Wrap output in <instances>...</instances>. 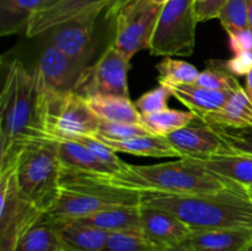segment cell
<instances>
[{"label": "cell", "mask_w": 252, "mask_h": 251, "mask_svg": "<svg viewBox=\"0 0 252 251\" xmlns=\"http://www.w3.org/2000/svg\"><path fill=\"white\" fill-rule=\"evenodd\" d=\"M36 140H47L39 122L36 83L19 58L9 62L0 94V174L15 167L20 153Z\"/></svg>", "instance_id": "1"}, {"label": "cell", "mask_w": 252, "mask_h": 251, "mask_svg": "<svg viewBox=\"0 0 252 251\" xmlns=\"http://www.w3.org/2000/svg\"><path fill=\"white\" fill-rule=\"evenodd\" d=\"M142 203L170 212L192 230L252 229V198L241 185L193 196L143 192Z\"/></svg>", "instance_id": "2"}, {"label": "cell", "mask_w": 252, "mask_h": 251, "mask_svg": "<svg viewBox=\"0 0 252 251\" xmlns=\"http://www.w3.org/2000/svg\"><path fill=\"white\" fill-rule=\"evenodd\" d=\"M112 184L140 192L193 196L240 186L191 157L154 165H132L115 175L106 176ZM243 186V185H241Z\"/></svg>", "instance_id": "3"}, {"label": "cell", "mask_w": 252, "mask_h": 251, "mask_svg": "<svg viewBox=\"0 0 252 251\" xmlns=\"http://www.w3.org/2000/svg\"><path fill=\"white\" fill-rule=\"evenodd\" d=\"M142 202L143 192L117 186L106 176L62 165L59 196L46 214L56 218H80L117 207L139 206Z\"/></svg>", "instance_id": "4"}, {"label": "cell", "mask_w": 252, "mask_h": 251, "mask_svg": "<svg viewBox=\"0 0 252 251\" xmlns=\"http://www.w3.org/2000/svg\"><path fill=\"white\" fill-rule=\"evenodd\" d=\"M17 186L27 199L47 213L59 196L62 161L54 140H36L24 148L15 165Z\"/></svg>", "instance_id": "5"}, {"label": "cell", "mask_w": 252, "mask_h": 251, "mask_svg": "<svg viewBox=\"0 0 252 251\" xmlns=\"http://www.w3.org/2000/svg\"><path fill=\"white\" fill-rule=\"evenodd\" d=\"M36 96L39 122L47 140H75L97 133L100 118L78 94L47 96L36 89Z\"/></svg>", "instance_id": "6"}, {"label": "cell", "mask_w": 252, "mask_h": 251, "mask_svg": "<svg viewBox=\"0 0 252 251\" xmlns=\"http://www.w3.org/2000/svg\"><path fill=\"white\" fill-rule=\"evenodd\" d=\"M162 6L152 0H117L108 7L107 16L115 19L116 27L112 43L128 61L149 49Z\"/></svg>", "instance_id": "7"}, {"label": "cell", "mask_w": 252, "mask_h": 251, "mask_svg": "<svg viewBox=\"0 0 252 251\" xmlns=\"http://www.w3.org/2000/svg\"><path fill=\"white\" fill-rule=\"evenodd\" d=\"M198 24L194 0H171L162 6L149 51L153 56L189 57L196 44Z\"/></svg>", "instance_id": "8"}, {"label": "cell", "mask_w": 252, "mask_h": 251, "mask_svg": "<svg viewBox=\"0 0 252 251\" xmlns=\"http://www.w3.org/2000/svg\"><path fill=\"white\" fill-rule=\"evenodd\" d=\"M43 214L20 191L15 167L0 174V251H14Z\"/></svg>", "instance_id": "9"}, {"label": "cell", "mask_w": 252, "mask_h": 251, "mask_svg": "<svg viewBox=\"0 0 252 251\" xmlns=\"http://www.w3.org/2000/svg\"><path fill=\"white\" fill-rule=\"evenodd\" d=\"M128 69L129 61L111 43L93 65L84 69L74 93L85 100L108 95L129 97Z\"/></svg>", "instance_id": "10"}, {"label": "cell", "mask_w": 252, "mask_h": 251, "mask_svg": "<svg viewBox=\"0 0 252 251\" xmlns=\"http://www.w3.org/2000/svg\"><path fill=\"white\" fill-rule=\"evenodd\" d=\"M86 66V62L70 58L48 44L33 69L36 89L47 96L74 93L76 83Z\"/></svg>", "instance_id": "11"}, {"label": "cell", "mask_w": 252, "mask_h": 251, "mask_svg": "<svg viewBox=\"0 0 252 251\" xmlns=\"http://www.w3.org/2000/svg\"><path fill=\"white\" fill-rule=\"evenodd\" d=\"M105 9H108V6L98 5L64 24L51 29L48 31L51 32L49 44L58 48L70 58L88 62L90 58L91 41L96 20Z\"/></svg>", "instance_id": "12"}, {"label": "cell", "mask_w": 252, "mask_h": 251, "mask_svg": "<svg viewBox=\"0 0 252 251\" xmlns=\"http://www.w3.org/2000/svg\"><path fill=\"white\" fill-rule=\"evenodd\" d=\"M166 139L180 153L181 159L209 157L233 152L218 130L198 117L186 127L167 135Z\"/></svg>", "instance_id": "13"}, {"label": "cell", "mask_w": 252, "mask_h": 251, "mask_svg": "<svg viewBox=\"0 0 252 251\" xmlns=\"http://www.w3.org/2000/svg\"><path fill=\"white\" fill-rule=\"evenodd\" d=\"M117 0H47L30 19L26 29L27 37L48 32L98 5L110 7Z\"/></svg>", "instance_id": "14"}, {"label": "cell", "mask_w": 252, "mask_h": 251, "mask_svg": "<svg viewBox=\"0 0 252 251\" xmlns=\"http://www.w3.org/2000/svg\"><path fill=\"white\" fill-rule=\"evenodd\" d=\"M140 214L143 231L157 249L180 245L193 231L176 216L157 207L142 203Z\"/></svg>", "instance_id": "15"}, {"label": "cell", "mask_w": 252, "mask_h": 251, "mask_svg": "<svg viewBox=\"0 0 252 251\" xmlns=\"http://www.w3.org/2000/svg\"><path fill=\"white\" fill-rule=\"evenodd\" d=\"M48 217L56 224L65 251H102L110 233L76 219Z\"/></svg>", "instance_id": "16"}, {"label": "cell", "mask_w": 252, "mask_h": 251, "mask_svg": "<svg viewBox=\"0 0 252 251\" xmlns=\"http://www.w3.org/2000/svg\"><path fill=\"white\" fill-rule=\"evenodd\" d=\"M252 241V229L193 230L184 241L191 251H244Z\"/></svg>", "instance_id": "17"}, {"label": "cell", "mask_w": 252, "mask_h": 251, "mask_svg": "<svg viewBox=\"0 0 252 251\" xmlns=\"http://www.w3.org/2000/svg\"><path fill=\"white\" fill-rule=\"evenodd\" d=\"M197 117L216 128H251L252 100L246 94L245 88H240L220 108Z\"/></svg>", "instance_id": "18"}, {"label": "cell", "mask_w": 252, "mask_h": 251, "mask_svg": "<svg viewBox=\"0 0 252 251\" xmlns=\"http://www.w3.org/2000/svg\"><path fill=\"white\" fill-rule=\"evenodd\" d=\"M166 86L170 88L172 96L187 106V108L196 113V116L218 110L235 93V91L211 90L194 84H177V85Z\"/></svg>", "instance_id": "19"}, {"label": "cell", "mask_w": 252, "mask_h": 251, "mask_svg": "<svg viewBox=\"0 0 252 251\" xmlns=\"http://www.w3.org/2000/svg\"><path fill=\"white\" fill-rule=\"evenodd\" d=\"M193 160L235 184L245 187L252 185V155L250 154L231 152Z\"/></svg>", "instance_id": "20"}, {"label": "cell", "mask_w": 252, "mask_h": 251, "mask_svg": "<svg viewBox=\"0 0 252 251\" xmlns=\"http://www.w3.org/2000/svg\"><path fill=\"white\" fill-rule=\"evenodd\" d=\"M140 207H142V204L130 207H117V208L97 212V213L90 214V216L71 219H76L84 224L102 229L107 233L125 230H143Z\"/></svg>", "instance_id": "21"}, {"label": "cell", "mask_w": 252, "mask_h": 251, "mask_svg": "<svg viewBox=\"0 0 252 251\" xmlns=\"http://www.w3.org/2000/svg\"><path fill=\"white\" fill-rule=\"evenodd\" d=\"M59 157L62 165L81 172L100 176H115V170L101 161L90 149L76 140H58Z\"/></svg>", "instance_id": "22"}, {"label": "cell", "mask_w": 252, "mask_h": 251, "mask_svg": "<svg viewBox=\"0 0 252 251\" xmlns=\"http://www.w3.org/2000/svg\"><path fill=\"white\" fill-rule=\"evenodd\" d=\"M100 138V137H98ZM111 149L116 153H127L145 157H179L180 153L170 144L165 137L159 135H142V137L129 138L123 140H113L107 138H100Z\"/></svg>", "instance_id": "23"}, {"label": "cell", "mask_w": 252, "mask_h": 251, "mask_svg": "<svg viewBox=\"0 0 252 251\" xmlns=\"http://www.w3.org/2000/svg\"><path fill=\"white\" fill-rule=\"evenodd\" d=\"M86 102L93 112L102 121L142 125V113L129 97L115 95L95 96L88 98Z\"/></svg>", "instance_id": "24"}, {"label": "cell", "mask_w": 252, "mask_h": 251, "mask_svg": "<svg viewBox=\"0 0 252 251\" xmlns=\"http://www.w3.org/2000/svg\"><path fill=\"white\" fill-rule=\"evenodd\" d=\"M47 0H0V34L26 31L32 15Z\"/></svg>", "instance_id": "25"}, {"label": "cell", "mask_w": 252, "mask_h": 251, "mask_svg": "<svg viewBox=\"0 0 252 251\" xmlns=\"http://www.w3.org/2000/svg\"><path fill=\"white\" fill-rule=\"evenodd\" d=\"M14 251H65L54 221L47 214L17 243Z\"/></svg>", "instance_id": "26"}, {"label": "cell", "mask_w": 252, "mask_h": 251, "mask_svg": "<svg viewBox=\"0 0 252 251\" xmlns=\"http://www.w3.org/2000/svg\"><path fill=\"white\" fill-rule=\"evenodd\" d=\"M196 113L192 111H181L166 108L149 115H142V125L153 135L165 137L172 134L176 130L186 127L196 118Z\"/></svg>", "instance_id": "27"}, {"label": "cell", "mask_w": 252, "mask_h": 251, "mask_svg": "<svg viewBox=\"0 0 252 251\" xmlns=\"http://www.w3.org/2000/svg\"><path fill=\"white\" fill-rule=\"evenodd\" d=\"M159 71V84L162 85H177V84H194L199 76L193 64L171 57H164L157 64Z\"/></svg>", "instance_id": "28"}, {"label": "cell", "mask_w": 252, "mask_h": 251, "mask_svg": "<svg viewBox=\"0 0 252 251\" xmlns=\"http://www.w3.org/2000/svg\"><path fill=\"white\" fill-rule=\"evenodd\" d=\"M155 249L143 230H125L108 234L102 251H153Z\"/></svg>", "instance_id": "29"}, {"label": "cell", "mask_w": 252, "mask_h": 251, "mask_svg": "<svg viewBox=\"0 0 252 251\" xmlns=\"http://www.w3.org/2000/svg\"><path fill=\"white\" fill-rule=\"evenodd\" d=\"M217 19L228 34L249 30L250 20L248 0H229L220 9Z\"/></svg>", "instance_id": "30"}, {"label": "cell", "mask_w": 252, "mask_h": 251, "mask_svg": "<svg viewBox=\"0 0 252 251\" xmlns=\"http://www.w3.org/2000/svg\"><path fill=\"white\" fill-rule=\"evenodd\" d=\"M216 65H211L199 73L194 85L211 90L236 91L243 86L234 74H231L225 66L219 65V62H214Z\"/></svg>", "instance_id": "31"}, {"label": "cell", "mask_w": 252, "mask_h": 251, "mask_svg": "<svg viewBox=\"0 0 252 251\" xmlns=\"http://www.w3.org/2000/svg\"><path fill=\"white\" fill-rule=\"evenodd\" d=\"M96 137L107 138L113 140L129 139L142 135H153L147 128L140 123H123V122H108L100 120Z\"/></svg>", "instance_id": "32"}, {"label": "cell", "mask_w": 252, "mask_h": 251, "mask_svg": "<svg viewBox=\"0 0 252 251\" xmlns=\"http://www.w3.org/2000/svg\"><path fill=\"white\" fill-rule=\"evenodd\" d=\"M75 140L85 145V147L88 148V149H90L101 161L105 162L106 165H108L112 170H115L116 175L125 171V170L129 166L128 162L123 161V160L118 157L117 153H116L115 150L111 149L103 140H101L100 138L96 137V135H85V137H80Z\"/></svg>", "instance_id": "33"}, {"label": "cell", "mask_w": 252, "mask_h": 251, "mask_svg": "<svg viewBox=\"0 0 252 251\" xmlns=\"http://www.w3.org/2000/svg\"><path fill=\"white\" fill-rule=\"evenodd\" d=\"M171 96L172 93L169 86L159 84V86L143 94L134 103L142 115H149L169 108L167 102Z\"/></svg>", "instance_id": "34"}, {"label": "cell", "mask_w": 252, "mask_h": 251, "mask_svg": "<svg viewBox=\"0 0 252 251\" xmlns=\"http://www.w3.org/2000/svg\"><path fill=\"white\" fill-rule=\"evenodd\" d=\"M216 129L233 152L252 155V127L240 128V129H230V128H216Z\"/></svg>", "instance_id": "35"}, {"label": "cell", "mask_w": 252, "mask_h": 251, "mask_svg": "<svg viewBox=\"0 0 252 251\" xmlns=\"http://www.w3.org/2000/svg\"><path fill=\"white\" fill-rule=\"evenodd\" d=\"M223 64L235 76H246L252 69V51L234 54L233 58Z\"/></svg>", "instance_id": "36"}, {"label": "cell", "mask_w": 252, "mask_h": 251, "mask_svg": "<svg viewBox=\"0 0 252 251\" xmlns=\"http://www.w3.org/2000/svg\"><path fill=\"white\" fill-rule=\"evenodd\" d=\"M229 0H202V1L196 2V14L198 22L217 19L220 9Z\"/></svg>", "instance_id": "37"}, {"label": "cell", "mask_w": 252, "mask_h": 251, "mask_svg": "<svg viewBox=\"0 0 252 251\" xmlns=\"http://www.w3.org/2000/svg\"><path fill=\"white\" fill-rule=\"evenodd\" d=\"M229 46L234 54L252 51V31L251 29L234 32L229 34Z\"/></svg>", "instance_id": "38"}, {"label": "cell", "mask_w": 252, "mask_h": 251, "mask_svg": "<svg viewBox=\"0 0 252 251\" xmlns=\"http://www.w3.org/2000/svg\"><path fill=\"white\" fill-rule=\"evenodd\" d=\"M153 251H191L184 243L176 246H170V248H158Z\"/></svg>", "instance_id": "39"}, {"label": "cell", "mask_w": 252, "mask_h": 251, "mask_svg": "<svg viewBox=\"0 0 252 251\" xmlns=\"http://www.w3.org/2000/svg\"><path fill=\"white\" fill-rule=\"evenodd\" d=\"M245 91L249 95V97L252 100V69L246 75V83H245Z\"/></svg>", "instance_id": "40"}, {"label": "cell", "mask_w": 252, "mask_h": 251, "mask_svg": "<svg viewBox=\"0 0 252 251\" xmlns=\"http://www.w3.org/2000/svg\"><path fill=\"white\" fill-rule=\"evenodd\" d=\"M249 2V20H250V29L252 31V0H248Z\"/></svg>", "instance_id": "41"}, {"label": "cell", "mask_w": 252, "mask_h": 251, "mask_svg": "<svg viewBox=\"0 0 252 251\" xmlns=\"http://www.w3.org/2000/svg\"><path fill=\"white\" fill-rule=\"evenodd\" d=\"M152 1L155 2V4H158V5H165V4H167L169 1H171V0H152Z\"/></svg>", "instance_id": "42"}, {"label": "cell", "mask_w": 252, "mask_h": 251, "mask_svg": "<svg viewBox=\"0 0 252 251\" xmlns=\"http://www.w3.org/2000/svg\"><path fill=\"white\" fill-rule=\"evenodd\" d=\"M246 191H248L249 196L252 198V185H250V186H246Z\"/></svg>", "instance_id": "43"}, {"label": "cell", "mask_w": 252, "mask_h": 251, "mask_svg": "<svg viewBox=\"0 0 252 251\" xmlns=\"http://www.w3.org/2000/svg\"><path fill=\"white\" fill-rule=\"evenodd\" d=\"M244 251H252V241L250 244H249L248 246H246L245 249H244Z\"/></svg>", "instance_id": "44"}, {"label": "cell", "mask_w": 252, "mask_h": 251, "mask_svg": "<svg viewBox=\"0 0 252 251\" xmlns=\"http://www.w3.org/2000/svg\"><path fill=\"white\" fill-rule=\"evenodd\" d=\"M194 1H196V2H199V1H202V0H194Z\"/></svg>", "instance_id": "45"}]
</instances>
